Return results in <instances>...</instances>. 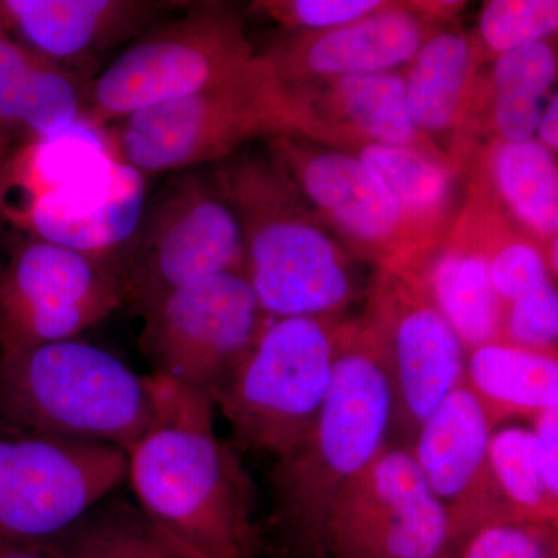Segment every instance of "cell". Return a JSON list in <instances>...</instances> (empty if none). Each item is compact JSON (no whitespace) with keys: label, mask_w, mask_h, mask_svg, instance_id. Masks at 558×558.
I'll return each instance as SVG.
<instances>
[{"label":"cell","mask_w":558,"mask_h":558,"mask_svg":"<svg viewBox=\"0 0 558 558\" xmlns=\"http://www.w3.org/2000/svg\"><path fill=\"white\" fill-rule=\"evenodd\" d=\"M153 422L126 451L143 520L185 558H253L259 535L252 486L240 459L218 439L213 400L154 374Z\"/></svg>","instance_id":"obj_1"},{"label":"cell","mask_w":558,"mask_h":558,"mask_svg":"<svg viewBox=\"0 0 558 558\" xmlns=\"http://www.w3.org/2000/svg\"><path fill=\"white\" fill-rule=\"evenodd\" d=\"M395 402L379 343L365 318L340 319L332 380L311 432L274 472L278 520L301 558H323L330 505L388 446Z\"/></svg>","instance_id":"obj_2"},{"label":"cell","mask_w":558,"mask_h":558,"mask_svg":"<svg viewBox=\"0 0 558 558\" xmlns=\"http://www.w3.org/2000/svg\"><path fill=\"white\" fill-rule=\"evenodd\" d=\"M223 161L213 175L240 216L244 275L267 317L339 318L357 293L348 250L270 154Z\"/></svg>","instance_id":"obj_3"},{"label":"cell","mask_w":558,"mask_h":558,"mask_svg":"<svg viewBox=\"0 0 558 558\" xmlns=\"http://www.w3.org/2000/svg\"><path fill=\"white\" fill-rule=\"evenodd\" d=\"M154 374L76 339L0 352V414L31 435L128 451L153 422Z\"/></svg>","instance_id":"obj_4"},{"label":"cell","mask_w":558,"mask_h":558,"mask_svg":"<svg viewBox=\"0 0 558 558\" xmlns=\"http://www.w3.org/2000/svg\"><path fill=\"white\" fill-rule=\"evenodd\" d=\"M106 132L121 160L145 175L236 156L245 143L306 135L307 117L269 61L248 64L196 94L124 117Z\"/></svg>","instance_id":"obj_5"},{"label":"cell","mask_w":558,"mask_h":558,"mask_svg":"<svg viewBox=\"0 0 558 558\" xmlns=\"http://www.w3.org/2000/svg\"><path fill=\"white\" fill-rule=\"evenodd\" d=\"M256 57L240 7L199 2L143 33L87 87L84 120L105 130L124 117L196 94Z\"/></svg>","instance_id":"obj_6"},{"label":"cell","mask_w":558,"mask_h":558,"mask_svg":"<svg viewBox=\"0 0 558 558\" xmlns=\"http://www.w3.org/2000/svg\"><path fill=\"white\" fill-rule=\"evenodd\" d=\"M339 322H267L215 399L241 444L278 461L306 438L332 380Z\"/></svg>","instance_id":"obj_7"},{"label":"cell","mask_w":558,"mask_h":558,"mask_svg":"<svg viewBox=\"0 0 558 558\" xmlns=\"http://www.w3.org/2000/svg\"><path fill=\"white\" fill-rule=\"evenodd\" d=\"M130 253L124 301L145 315L183 286L244 271V231L215 175L186 170L146 209Z\"/></svg>","instance_id":"obj_8"},{"label":"cell","mask_w":558,"mask_h":558,"mask_svg":"<svg viewBox=\"0 0 558 558\" xmlns=\"http://www.w3.org/2000/svg\"><path fill=\"white\" fill-rule=\"evenodd\" d=\"M120 447L58 436L0 439V542L65 534L126 478Z\"/></svg>","instance_id":"obj_9"},{"label":"cell","mask_w":558,"mask_h":558,"mask_svg":"<svg viewBox=\"0 0 558 558\" xmlns=\"http://www.w3.org/2000/svg\"><path fill=\"white\" fill-rule=\"evenodd\" d=\"M143 317L142 348L153 374L204 392L213 403L269 322L244 271L183 286Z\"/></svg>","instance_id":"obj_10"},{"label":"cell","mask_w":558,"mask_h":558,"mask_svg":"<svg viewBox=\"0 0 558 558\" xmlns=\"http://www.w3.org/2000/svg\"><path fill=\"white\" fill-rule=\"evenodd\" d=\"M363 315L379 343L391 385L392 432L405 446L464 380L468 351L409 267L377 269Z\"/></svg>","instance_id":"obj_11"},{"label":"cell","mask_w":558,"mask_h":558,"mask_svg":"<svg viewBox=\"0 0 558 558\" xmlns=\"http://www.w3.org/2000/svg\"><path fill=\"white\" fill-rule=\"evenodd\" d=\"M449 543V520L410 447L389 444L341 488L322 535L323 558H439Z\"/></svg>","instance_id":"obj_12"},{"label":"cell","mask_w":558,"mask_h":558,"mask_svg":"<svg viewBox=\"0 0 558 558\" xmlns=\"http://www.w3.org/2000/svg\"><path fill=\"white\" fill-rule=\"evenodd\" d=\"M126 300L123 270L62 245H21L0 270V352L76 339Z\"/></svg>","instance_id":"obj_13"},{"label":"cell","mask_w":558,"mask_h":558,"mask_svg":"<svg viewBox=\"0 0 558 558\" xmlns=\"http://www.w3.org/2000/svg\"><path fill=\"white\" fill-rule=\"evenodd\" d=\"M269 154L315 216L340 234L349 255L377 269L413 259L398 205L354 153L304 135H281L269 140Z\"/></svg>","instance_id":"obj_14"},{"label":"cell","mask_w":558,"mask_h":558,"mask_svg":"<svg viewBox=\"0 0 558 558\" xmlns=\"http://www.w3.org/2000/svg\"><path fill=\"white\" fill-rule=\"evenodd\" d=\"M146 175L110 153L7 213L36 240L92 258L130 247L146 211Z\"/></svg>","instance_id":"obj_15"},{"label":"cell","mask_w":558,"mask_h":558,"mask_svg":"<svg viewBox=\"0 0 558 558\" xmlns=\"http://www.w3.org/2000/svg\"><path fill=\"white\" fill-rule=\"evenodd\" d=\"M494 432L462 380L422 422L409 446L449 520L450 543L487 521L513 520L488 462Z\"/></svg>","instance_id":"obj_16"},{"label":"cell","mask_w":558,"mask_h":558,"mask_svg":"<svg viewBox=\"0 0 558 558\" xmlns=\"http://www.w3.org/2000/svg\"><path fill=\"white\" fill-rule=\"evenodd\" d=\"M440 14L433 7L387 2L360 20L315 33H295L278 40L263 57L288 87L341 78L398 72L416 57L436 31Z\"/></svg>","instance_id":"obj_17"},{"label":"cell","mask_w":558,"mask_h":558,"mask_svg":"<svg viewBox=\"0 0 558 558\" xmlns=\"http://www.w3.org/2000/svg\"><path fill=\"white\" fill-rule=\"evenodd\" d=\"M175 2L0 0V25L25 47L83 78L84 65L148 31Z\"/></svg>","instance_id":"obj_18"},{"label":"cell","mask_w":558,"mask_h":558,"mask_svg":"<svg viewBox=\"0 0 558 558\" xmlns=\"http://www.w3.org/2000/svg\"><path fill=\"white\" fill-rule=\"evenodd\" d=\"M289 89L306 112L304 137L332 146L380 143L442 153L411 119L403 70L341 76Z\"/></svg>","instance_id":"obj_19"},{"label":"cell","mask_w":558,"mask_h":558,"mask_svg":"<svg viewBox=\"0 0 558 558\" xmlns=\"http://www.w3.org/2000/svg\"><path fill=\"white\" fill-rule=\"evenodd\" d=\"M403 267L421 279L465 351L499 340L505 304L492 286L483 234L470 202L438 244Z\"/></svg>","instance_id":"obj_20"},{"label":"cell","mask_w":558,"mask_h":558,"mask_svg":"<svg viewBox=\"0 0 558 558\" xmlns=\"http://www.w3.org/2000/svg\"><path fill=\"white\" fill-rule=\"evenodd\" d=\"M337 148L351 150L365 161L391 194L413 248V259L449 233L457 220L453 209L461 170L453 156L380 143H352Z\"/></svg>","instance_id":"obj_21"},{"label":"cell","mask_w":558,"mask_h":558,"mask_svg":"<svg viewBox=\"0 0 558 558\" xmlns=\"http://www.w3.org/2000/svg\"><path fill=\"white\" fill-rule=\"evenodd\" d=\"M70 70L40 57L0 25V130L27 140L60 134L84 120L87 87Z\"/></svg>","instance_id":"obj_22"},{"label":"cell","mask_w":558,"mask_h":558,"mask_svg":"<svg viewBox=\"0 0 558 558\" xmlns=\"http://www.w3.org/2000/svg\"><path fill=\"white\" fill-rule=\"evenodd\" d=\"M475 182L523 233L548 248L558 234L557 156L532 138L497 142L483 157Z\"/></svg>","instance_id":"obj_23"},{"label":"cell","mask_w":558,"mask_h":558,"mask_svg":"<svg viewBox=\"0 0 558 558\" xmlns=\"http://www.w3.org/2000/svg\"><path fill=\"white\" fill-rule=\"evenodd\" d=\"M464 384L492 427L558 407V357L494 341L468 352Z\"/></svg>","instance_id":"obj_24"},{"label":"cell","mask_w":558,"mask_h":558,"mask_svg":"<svg viewBox=\"0 0 558 558\" xmlns=\"http://www.w3.org/2000/svg\"><path fill=\"white\" fill-rule=\"evenodd\" d=\"M476 69L473 40L449 28L433 32L403 70L411 119L433 143L458 130Z\"/></svg>","instance_id":"obj_25"},{"label":"cell","mask_w":558,"mask_h":558,"mask_svg":"<svg viewBox=\"0 0 558 558\" xmlns=\"http://www.w3.org/2000/svg\"><path fill=\"white\" fill-rule=\"evenodd\" d=\"M557 81V51L550 40L494 58L492 121L501 142H527Z\"/></svg>","instance_id":"obj_26"},{"label":"cell","mask_w":558,"mask_h":558,"mask_svg":"<svg viewBox=\"0 0 558 558\" xmlns=\"http://www.w3.org/2000/svg\"><path fill=\"white\" fill-rule=\"evenodd\" d=\"M488 462L513 520L557 526L558 492L543 472L531 428L495 429Z\"/></svg>","instance_id":"obj_27"},{"label":"cell","mask_w":558,"mask_h":558,"mask_svg":"<svg viewBox=\"0 0 558 558\" xmlns=\"http://www.w3.org/2000/svg\"><path fill=\"white\" fill-rule=\"evenodd\" d=\"M69 532L58 558H185L165 545L143 519L100 517Z\"/></svg>","instance_id":"obj_28"},{"label":"cell","mask_w":558,"mask_h":558,"mask_svg":"<svg viewBox=\"0 0 558 558\" xmlns=\"http://www.w3.org/2000/svg\"><path fill=\"white\" fill-rule=\"evenodd\" d=\"M557 28V0H490L480 13V46L497 58L549 40Z\"/></svg>","instance_id":"obj_29"},{"label":"cell","mask_w":558,"mask_h":558,"mask_svg":"<svg viewBox=\"0 0 558 558\" xmlns=\"http://www.w3.org/2000/svg\"><path fill=\"white\" fill-rule=\"evenodd\" d=\"M451 558H554L557 526L495 520L470 529L447 548Z\"/></svg>","instance_id":"obj_30"},{"label":"cell","mask_w":558,"mask_h":558,"mask_svg":"<svg viewBox=\"0 0 558 558\" xmlns=\"http://www.w3.org/2000/svg\"><path fill=\"white\" fill-rule=\"evenodd\" d=\"M502 343L557 355L558 293L556 281L505 304L499 340Z\"/></svg>","instance_id":"obj_31"},{"label":"cell","mask_w":558,"mask_h":558,"mask_svg":"<svg viewBox=\"0 0 558 558\" xmlns=\"http://www.w3.org/2000/svg\"><path fill=\"white\" fill-rule=\"evenodd\" d=\"M384 0H266L252 3L258 11L278 24L296 33L333 31L380 10Z\"/></svg>","instance_id":"obj_32"},{"label":"cell","mask_w":558,"mask_h":558,"mask_svg":"<svg viewBox=\"0 0 558 558\" xmlns=\"http://www.w3.org/2000/svg\"><path fill=\"white\" fill-rule=\"evenodd\" d=\"M531 432L543 472L550 487L558 492V407L543 411L532 418Z\"/></svg>","instance_id":"obj_33"},{"label":"cell","mask_w":558,"mask_h":558,"mask_svg":"<svg viewBox=\"0 0 558 558\" xmlns=\"http://www.w3.org/2000/svg\"><path fill=\"white\" fill-rule=\"evenodd\" d=\"M535 140L542 143L550 153L556 154L558 149V95L554 92L546 101L545 108L539 116Z\"/></svg>","instance_id":"obj_34"},{"label":"cell","mask_w":558,"mask_h":558,"mask_svg":"<svg viewBox=\"0 0 558 558\" xmlns=\"http://www.w3.org/2000/svg\"><path fill=\"white\" fill-rule=\"evenodd\" d=\"M0 558H47L31 545L0 542Z\"/></svg>","instance_id":"obj_35"},{"label":"cell","mask_w":558,"mask_h":558,"mask_svg":"<svg viewBox=\"0 0 558 558\" xmlns=\"http://www.w3.org/2000/svg\"><path fill=\"white\" fill-rule=\"evenodd\" d=\"M10 135L5 134L2 130H0V170H2L3 163H5L7 159L13 150V146H11Z\"/></svg>","instance_id":"obj_36"},{"label":"cell","mask_w":558,"mask_h":558,"mask_svg":"<svg viewBox=\"0 0 558 558\" xmlns=\"http://www.w3.org/2000/svg\"><path fill=\"white\" fill-rule=\"evenodd\" d=\"M439 558H451V556H450V554H449V553H447V550H446V553H444V554H442V556H440Z\"/></svg>","instance_id":"obj_37"},{"label":"cell","mask_w":558,"mask_h":558,"mask_svg":"<svg viewBox=\"0 0 558 558\" xmlns=\"http://www.w3.org/2000/svg\"><path fill=\"white\" fill-rule=\"evenodd\" d=\"M554 558H557V557H554Z\"/></svg>","instance_id":"obj_38"}]
</instances>
